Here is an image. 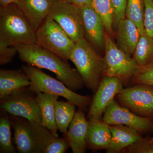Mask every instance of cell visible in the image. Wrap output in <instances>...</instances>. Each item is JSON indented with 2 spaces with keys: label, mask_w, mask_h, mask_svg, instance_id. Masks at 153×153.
I'll return each mask as SVG.
<instances>
[{
  "label": "cell",
  "mask_w": 153,
  "mask_h": 153,
  "mask_svg": "<svg viewBox=\"0 0 153 153\" xmlns=\"http://www.w3.org/2000/svg\"><path fill=\"white\" fill-rule=\"evenodd\" d=\"M110 126L100 120H89L86 145L91 149H107L111 140Z\"/></svg>",
  "instance_id": "obj_18"
},
{
  "label": "cell",
  "mask_w": 153,
  "mask_h": 153,
  "mask_svg": "<svg viewBox=\"0 0 153 153\" xmlns=\"http://www.w3.org/2000/svg\"><path fill=\"white\" fill-rule=\"evenodd\" d=\"M66 1L74 4L79 7L92 5L93 0H65Z\"/></svg>",
  "instance_id": "obj_32"
},
{
  "label": "cell",
  "mask_w": 153,
  "mask_h": 153,
  "mask_svg": "<svg viewBox=\"0 0 153 153\" xmlns=\"http://www.w3.org/2000/svg\"><path fill=\"white\" fill-rule=\"evenodd\" d=\"M104 49L103 76H114L125 82L132 78L140 70L141 66L135 60L120 49L106 31Z\"/></svg>",
  "instance_id": "obj_6"
},
{
  "label": "cell",
  "mask_w": 153,
  "mask_h": 153,
  "mask_svg": "<svg viewBox=\"0 0 153 153\" xmlns=\"http://www.w3.org/2000/svg\"><path fill=\"white\" fill-rule=\"evenodd\" d=\"M48 16L74 43L85 38L82 12L78 6L65 1H54Z\"/></svg>",
  "instance_id": "obj_7"
},
{
  "label": "cell",
  "mask_w": 153,
  "mask_h": 153,
  "mask_svg": "<svg viewBox=\"0 0 153 153\" xmlns=\"http://www.w3.org/2000/svg\"><path fill=\"white\" fill-rule=\"evenodd\" d=\"M0 43L14 47L37 44L36 31L17 4L0 7Z\"/></svg>",
  "instance_id": "obj_2"
},
{
  "label": "cell",
  "mask_w": 153,
  "mask_h": 153,
  "mask_svg": "<svg viewBox=\"0 0 153 153\" xmlns=\"http://www.w3.org/2000/svg\"><path fill=\"white\" fill-rule=\"evenodd\" d=\"M133 83L153 86V64L141 66L140 70L132 78Z\"/></svg>",
  "instance_id": "obj_28"
},
{
  "label": "cell",
  "mask_w": 153,
  "mask_h": 153,
  "mask_svg": "<svg viewBox=\"0 0 153 153\" xmlns=\"http://www.w3.org/2000/svg\"><path fill=\"white\" fill-rule=\"evenodd\" d=\"M35 93L36 101L41 110V125L48 129L54 136L58 137L55 120V105L59 96L40 91Z\"/></svg>",
  "instance_id": "obj_21"
},
{
  "label": "cell",
  "mask_w": 153,
  "mask_h": 153,
  "mask_svg": "<svg viewBox=\"0 0 153 153\" xmlns=\"http://www.w3.org/2000/svg\"><path fill=\"white\" fill-rule=\"evenodd\" d=\"M103 115L102 120L109 125H123L139 133L147 132L153 127L152 118L137 115L121 106L114 100L107 107Z\"/></svg>",
  "instance_id": "obj_11"
},
{
  "label": "cell",
  "mask_w": 153,
  "mask_h": 153,
  "mask_svg": "<svg viewBox=\"0 0 153 153\" xmlns=\"http://www.w3.org/2000/svg\"><path fill=\"white\" fill-rule=\"evenodd\" d=\"M19 0H0L1 5L4 6L11 4H18Z\"/></svg>",
  "instance_id": "obj_33"
},
{
  "label": "cell",
  "mask_w": 153,
  "mask_h": 153,
  "mask_svg": "<svg viewBox=\"0 0 153 153\" xmlns=\"http://www.w3.org/2000/svg\"><path fill=\"white\" fill-rule=\"evenodd\" d=\"M32 92L28 87L1 99V108L14 116L25 118L32 123L41 125V110Z\"/></svg>",
  "instance_id": "obj_8"
},
{
  "label": "cell",
  "mask_w": 153,
  "mask_h": 153,
  "mask_svg": "<svg viewBox=\"0 0 153 153\" xmlns=\"http://www.w3.org/2000/svg\"><path fill=\"white\" fill-rule=\"evenodd\" d=\"M79 8L82 12L86 39L95 49H104L106 31L101 18L92 5Z\"/></svg>",
  "instance_id": "obj_12"
},
{
  "label": "cell",
  "mask_w": 153,
  "mask_h": 153,
  "mask_svg": "<svg viewBox=\"0 0 153 153\" xmlns=\"http://www.w3.org/2000/svg\"><path fill=\"white\" fill-rule=\"evenodd\" d=\"M54 1H65V0H53Z\"/></svg>",
  "instance_id": "obj_34"
},
{
  "label": "cell",
  "mask_w": 153,
  "mask_h": 153,
  "mask_svg": "<svg viewBox=\"0 0 153 153\" xmlns=\"http://www.w3.org/2000/svg\"><path fill=\"white\" fill-rule=\"evenodd\" d=\"M123 106L143 117H153V86L137 84L123 89L117 95Z\"/></svg>",
  "instance_id": "obj_9"
},
{
  "label": "cell",
  "mask_w": 153,
  "mask_h": 153,
  "mask_svg": "<svg viewBox=\"0 0 153 153\" xmlns=\"http://www.w3.org/2000/svg\"><path fill=\"white\" fill-rule=\"evenodd\" d=\"M122 152L128 153H153V138L141 137Z\"/></svg>",
  "instance_id": "obj_27"
},
{
  "label": "cell",
  "mask_w": 153,
  "mask_h": 153,
  "mask_svg": "<svg viewBox=\"0 0 153 153\" xmlns=\"http://www.w3.org/2000/svg\"><path fill=\"white\" fill-rule=\"evenodd\" d=\"M116 28L117 45L129 56L133 55L141 36L137 26L126 18L119 22Z\"/></svg>",
  "instance_id": "obj_17"
},
{
  "label": "cell",
  "mask_w": 153,
  "mask_h": 153,
  "mask_svg": "<svg viewBox=\"0 0 153 153\" xmlns=\"http://www.w3.org/2000/svg\"><path fill=\"white\" fill-rule=\"evenodd\" d=\"M69 60L75 65L84 85L95 93L104 75V57L84 38L75 43Z\"/></svg>",
  "instance_id": "obj_3"
},
{
  "label": "cell",
  "mask_w": 153,
  "mask_h": 153,
  "mask_svg": "<svg viewBox=\"0 0 153 153\" xmlns=\"http://www.w3.org/2000/svg\"><path fill=\"white\" fill-rule=\"evenodd\" d=\"M14 130V143L17 150L21 153H41L33 138L28 121L17 118L10 120Z\"/></svg>",
  "instance_id": "obj_20"
},
{
  "label": "cell",
  "mask_w": 153,
  "mask_h": 153,
  "mask_svg": "<svg viewBox=\"0 0 153 153\" xmlns=\"http://www.w3.org/2000/svg\"><path fill=\"white\" fill-rule=\"evenodd\" d=\"M88 127V121L83 111L79 109L75 112L68 130L64 134V137L68 142L73 153L85 152Z\"/></svg>",
  "instance_id": "obj_14"
},
{
  "label": "cell",
  "mask_w": 153,
  "mask_h": 153,
  "mask_svg": "<svg viewBox=\"0 0 153 153\" xmlns=\"http://www.w3.org/2000/svg\"><path fill=\"white\" fill-rule=\"evenodd\" d=\"M111 137L108 153H118L133 144L142 137L139 132L134 129L123 125L110 126Z\"/></svg>",
  "instance_id": "obj_19"
},
{
  "label": "cell",
  "mask_w": 153,
  "mask_h": 153,
  "mask_svg": "<svg viewBox=\"0 0 153 153\" xmlns=\"http://www.w3.org/2000/svg\"><path fill=\"white\" fill-rule=\"evenodd\" d=\"M29 122L33 138L41 153H64L70 147L65 138L54 136L42 125Z\"/></svg>",
  "instance_id": "obj_13"
},
{
  "label": "cell",
  "mask_w": 153,
  "mask_h": 153,
  "mask_svg": "<svg viewBox=\"0 0 153 153\" xmlns=\"http://www.w3.org/2000/svg\"><path fill=\"white\" fill-rule=\"evenodd\" d=\"M75 105L69 102L58 101L55 105V120L57 128L66 133L75 114Z\"/></svg>",
  "instance_id": "obj_23"
},
{
  "label": "cell",
  "mask_w": 153,
  "mask_h": 153,
  "mask_svg": "<svg viewBox=\"0 0 153 153\" xmlns=\"http://www.w3.org/2000/svg\"><path fill=\"white\" fill-rule=\"evenodd\" d=\"M53 0H19L18 5L36 30L48 16Z\"/></svg>",
  "instance_id": "obj_16"
},
{
  "label": "cell",
  "mask_w": 153,
  "mask_h": 153,
  "mask_svg": "<svg viewBox=\"0 0 153 153\" xmlns=\"http://www.w3.org/2000/svg\"><path fill=\"white\" fill-rule=\"evenodd\" d=\"M145 14L144 27L145 33L153 38V1L144 0Z\"/></svg>",
  "instance_id": "obj_29"
},
{
  "label": "cell",
  "mask_w": 153,
  "mask_h": 153,
  "mask_svg": "<svg viewBox=\"0 0 153 153\" xmlns=\"http://www.w3.org/2000/svg\"><path fill=\"white\" fill-rule=\"evenodd\" d=\"M10 120L7 117H1L0 119V152L15 153L11 139Z\"/></svg>",
  "instance_id": "obj_26"
},
{
  "label": "cell",
  "mask_w": 153,
  "mask_h": 153,
  "mask_svg": "<svg viewBox=\"0 0 153 153\" xmlns=\"http://www.w3.org/2000/svg\"><path fill=\"white\" fill-rule=\"evenodd\" d=\"M152 1H153V0H152Z\"/></svg>",
  "instance_id": "obj_35"
},
{
  "label": "cell",
  "mask_w": 153,
  "mask_h": 153,
  "mask_svg": "<svg viewBox=\"0 0 153 153\" xmlns=\"http://www.w3.org/2000/svg\"><path fill=\"white\" fill-rule=\"evenodd\" d=\"M114 10L113 26L117 27L119 22L126 18L127 0H111Z\"/></svg>",
  "instance_id": "obj_30"
},
{
  "label": "cell",
  "mask_w": 153,
  "mask_h": 153,
  "mask_svg": "<svg viewBox=\"0 0 153 153\" xmlns=\"http://www.w3.org/2000/svg\"><path fill=\"white\" fill-rule=\"evenodd\" d=\"M92 6L102 20L105 31L112 37L114 35V10L111 0H93Z\"/></svg>",
  "instance_id": "obj_25"
},
{
  "label": "cell",
  "mask_w": 153,
  "mask_h": 153,
  "mask_svg": "<svg viewBox=\"0 0 153 153\" xmlns=\"http://www.w3.org/2000/svg\"><path fill=\"white\" fill-rule=\"evenodd\" d=\"M21 60L39 68L52 71L57 79L74 91L82 88L84 84L76 69L67 61L38 44H24L15 46Z\"/></svg>",
  "instance_id": "obj_1"
},
{
  "label": "cell",
  "mask_w": 153,
  "mask_h": 153,
  "mask_svg": "<svg viewBox=\"0 0 153 153\" xmlns=\"http://www.w3.org/2000/svg\"><path fill=\"white\" fill-rule=\"evenodd\" d=\"M133 58L140 66L153 64V38L146 33L141 35Z\"/></svg>",
  "instance_id": "obj_22"
},
{
  "label": "cell",
  "mask_w": 153,
  "mask_h": 153,
  "mask_svg": "<svg viewBox=\"0 0 153 153\" xmlns=\"http://www.w3.org/2000/svg\"><path fill=\"white\" fill-rule=\"evenodd\" d=\"M22 69L30 78L31 83L29 88L34 93L40 91L62 97L82 111L90 103L89 97L75 93L62 81L46 74L39 68L27 64L22 66Z\"/></svg>",
  "instance_id": "obj_4"
},
{
  "label": "cell",
  "mask_w": 153,
  "mask_h": 153,
  "mask_svg": "<svg viewBox=\"0 0 153 153\" xmlns=\"http://www.w3.org/2000/svg\"><path fill=\"white\" fill-rule=\"evenodd\" d=\"M123 81L114 76H103L91 102L88 118L101 120L110 103L123 88Z\"/></svg>",
  "instance_id": "obj_10"
},
{
  "label": "cell",
  "mask_w": 153,
  "mask_h": 153,
  "mask_svg": "<svg viewBox=\"0 0 153 153\" xmlns=\"http://www.w3.org/2000/svg\"><path fill=\"white\" fill-rule=\"evenodd\" d=\"M27 74L21 69L0 70V98L3 99L31 85Z\"/></svg>",
  "instance_id": "obj_15"
},
{
  "label": "cell",
  "mask_w": 153,
  "mask_h": 153,
  "mask_svg": "<svg viewBox=\"0 0 153 153\" xmlns=\"http://www.w3.org/2000/svg\"><path fill=\"white\" fill-rule=\"evenodd\" d=\"M36 33L37 44L67 62L69 60L75 43L53 19L47 16Z\"/></svg>",
  "instance_id": "obj_5"
},
{
  "label": "cell",
  "mask_w": 153,
  "mask_h": 153,
  "mask_svg": "<svg viewBox=\"0 0 153 153\" xmlns=\"http://www.w3.org/2000/svg\"><path fill=\"white\" fill-rule=\"evenodd\" d=\"M18 53L16 47L9 46L0 43V65H5L12 61Z\"/></svg>",
  "instance_id": "obj_31"
},
{
  "label": "cell",
  "mask_w": 153,
  "mask_h": 153,
  "mask_svg": "<svg viewBox=\"0 0 153 153\" xmlns=\"http://www.w3.org/2000/svg\"><path fill=\"white\" fill-rule=\"evenodd\" d=\"M145 9L144 0H127L126 18L135 25L140 35L145 33L144 27Z\"/></svg>",
  "instance_id": "obj_24"
}]
</instances>
